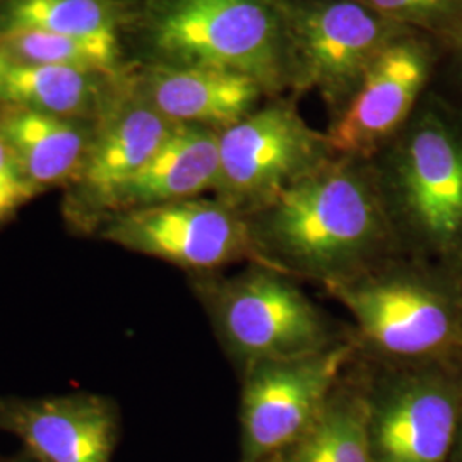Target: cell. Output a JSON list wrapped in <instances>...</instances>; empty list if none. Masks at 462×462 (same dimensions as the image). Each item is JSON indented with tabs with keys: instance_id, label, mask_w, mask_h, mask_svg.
Listing matches in <instances>:
<instances>
[{
	"instance_id": "6da1fadb",
	"label": "cell",
	"mask_w": 462,
	"mask_h": 462,
	"mask_svg": "<svg viewBox=\"0 0 462 462\" xmlns=\"http://www.w3.org/2000/svg\"><path fill=\"white\" fill-rule=\"evenodd\" d=\"M245 219L255 264L322 288L402 254L372 160L332 156Z\"/></svg>"
},
{
	"instance_id": "7a4b0ae2",
	"label": "cell",
	"mask_w": 462,
	"mask_h": 462,
	"mask_svg": "<svg viewBox=\"0 0 462 462\" xmlns=\"http://www.w3.org/2000/svg\"><path fill=\"white\" fill-rule=\"evenodd\" d=\"M402 254L462 276V110L429 91L372 160Z\"/></svg>"
},
{
	"instance_id": "3957f363",
	"label": "cell",
	"mask_w": 462,
	"mask_h": 462,
	"mask_svg": "<svg viewBox=\"0 0 462 462\" xmlns=\"http://www.w3.org/2000/svg\"><path fill=\"white\" fill-rule=\"evenodd\" d=\"M326 293L355 322L366 360L389 366L462 365V276L406 254Z\"/></svg>"
},
{
	"instance_id": "277c9868",
	"label": "cell",
	"mask_w": 462,
	"mask_h": 462,
	"mask_svg": "<svg viewBox=\"0 0 462 462\" xmlns=\"http://www.w3.org/2000/svg\"><path fill=\"white\" fill-rule=\"evenodd\" d=\"M149 64L245 74L271 98L293 97L295 64L276 0H148Z\"/></svg>"
},
{
	"instance_id": "5b68a950",
	"label": "cell",
	"mask_w": 462,
	"mask_h": 462,
	"mask_svg": "<svg viewBox=\"0 0 462 462\" xmlns=\"http://www.w3.org/2000/svg\"><path fill=\"white\" fill-rule=\"evenodd\" d=\"M194 288L221 346L244 370L314 355L345 339L293 278L271 267L250 264L233 276L200 274Z\"/></svg>"
},
{
	"instance_id": "8992f818",
	"label": "cell",
	"mask_w": 462,
	"mask_h": 462,
	"mask_svg": "<svg viewBox=\"0 0 462 462\" xmlns=\"http://www.w3.org/2000/svg\"><path fill=\"white\" fill-rule=\"evenodd\" d=\"M372 462H450L462 365H366Z\"/></svg>"
},
{
	"instance_id": "52a82bcc",
	"label": "cell",
	"mask_w": 462,
	"mask_h": 462,
	"mask_svg": "<svg viewBox=\"0 0 462 462\" xmlns=\"http://www.w3.org/2000/svg\"><path fill=\"white\" fill-rule=\"evenodd\" d=\"M291 43L298 98L317 91L336 116L365 72L408 28L360 0H276Z\"/></svg>"
},
{
	"instance_id": "ba28073f",
	"label": "cell",
	"mask_w": 462,
	"mask_h": 462,
	"mask_svg": "<svg viewBox=\"0 0 462 462\" xmlns=\"http://www.w3.org/2000/svg\"><path fill=\"white\" fill-rule=\"evenodd\" d=\"M334 154L326 133L307 124L295 97H278L219 131L215 198L248 215Z\"/></svg>"
},
{
	"instance_id": "9c48e42d",
	"label": "cell",
	"mask_w": 462,
	"mask_h": 462,
	"mask_svg": "<svg viewBox=\"0 0 462 462\" xmlns=\"http://www.w3.org/2000/svg\"><path fill=\"white\" fill-rule=\"evenodd\" d=\"M358 353L355 337H345L314 355L247 366L240 401L242 462H263L293 446Z\"/></svg>"
},
{
	"instance_id": "30bf717a",
	"label": "cell",
	"mask_w": 462,
	"mask_h": 462,
	"mask_svg": "<svg viewBox=\"0 0 462 462\" xmlns=\"http://www.w3.org/2000/svg\"><path fill=\"white\" fill-rule=\"evenodd\" d=\"M101 236L198 274L238 263L255 264L245 215L216 198L120 211L106 217Z\"/></svg>"
},
{
	"instance_id": "8fae6325",
	"label": "cell",
	"mask_w": 462,
	"mask_h": 462,
	"mask_svg": "<svg viewBox=\"0 0 462 462\" xmlns=\"http://www.w3.org/2000/svg\"><path fill=\"white\" fill-rule=\"evenodd\" d=\"M446 53L427 34L408 30L380 53L326 133L334 156L374 160L429 93L430 81Z\"/></svg>"
},
{
	"instance_id": "7c38bea8",
	"label": "cell",
	"mask_w": 462,
	"mask_h": 462,
	"mask_svg": "<svg viewBox=\"0 0 462 462\" xmlns=\"http://www.w3.org/2000/svg\"><path fill=\"white\" fill-rule=\"evenodd\" d=\"M177 124L152 108L134 79L122 78L97 116L89 148L74 183L91 213H114L116 199Z\"/></svg>"
},
{
	"instance_id": "4fadbf2b",
	"label": "cell",
	"mask_w": 462,
	"mask_h": 462,
	"mask_svg": "<svg viewBox=\"0 0 462 462\" xmlns=\"http://www.w3.org/2000/svg\"><path fill=\"white\" fill-rule=\"evenodd\" d=\"M141 97L173 124L223 131L271 98L245 74L209 67L148 64L133 78Z\"/></svg>"
},
{
	"instance_id": "5bb4252c",
	"label": "cell",
	"mask_w": 462,
	"mask_h": 462,
	"mask_svg": "<svg viewBox=\"0 0 462 462\" xmlns=\"http://www.w3.org/2000/svg\"><path fill=\"white\" fill-rule=\"evenodd\" d=\"M9 427L38 462H112L116 414L97 396H62L17 404Z\"/></svg>"
},
{
	"instance_id": "9a60e30c",
	"label": "cell",
	"mask_w": 462,
	"mask_h": 462,
	"mask_svg": "<svg viewBox=\"0 0 462 462\" xmlns=\"http://www.w3.org/2000/svg\"><path fill=\"white\" fill-rule=\"evenodd\" d=\"M219 177V133L177 124L116 199L114 213L200 198ZM110 215V216H112Z\"/></svg>"
},
{
	"instance_id": "2e32d148",
	"label": "cell",
	"mask_w": 462,
	"mask_h": 462,
	"mask_svg": "<svg viewBox=\"0 0 462 462\" xmlns=\"http://www.w3.org/2000/svg\"><path fill=\"white\" fill-rule=\"evenodd\" d=\"M0 134L14 151L26 179L42 190L76 180L93 129L78 118L7 105L0 112Z\"/></svg>"
},
{
	"instance_id": "e0dca14e",
	"label": "cell",
	"mask_w": 462,
	"mask_h": 462,
	"mask_svg": "<svg viewBox=\"0 0 462 462\" xmlns=\"http://www.w3.org/2000/svg\"><path fill=\"white\" fill-rule=\"evenodd\" d=\"M112 79L118 78L76 67L11 60L4 76L2 101L50 116L84 120L99 116L116 89H105L106 81Z\"/></svg>"
},
{
	"instance_id": "ac0fdd59",
	"label": "cell",
	"mask_w": 462,
	"mask_h": 462,
	"mask_svg": "<svg viewBox=\"0 0 462 462\" xmlns=\"http://www.w3.org/2000/svg\"><path fill=\"white\" fill-rule=\"evenodd\" d=\"M282 457L286 462H372L365 366L339 380L314 423Z\"/></svg>"
},
{
	"instance_id": "d6986e66",
	"label": "cell",
	"mask_w": 462,
	"mask_h": 462,
	"mask_svg": "<svg viewBox=\"0 0 462 462\" xmlns=\"http://www.w3.org/2000/svg\"><path fill=\"white\" fill-rule=\"evenodd\" d=\"M124 9L116 0H9L2 28L78 38H118Z\"/></svg>"
},
{
	"instance_id": "ffe728a7",
	"label": "cell",
	"mask_w": 462,
	"mask_h": 462,
	"mask_svg": "<svg viewBox=\"0 0 462 462\" xmlns=\"http://www.w3.org/2000/svg\"><path fill=\"white\" fill-rule=\"evenodd\" d=\"M0 49L11 60L76 67L120 78L118 38H78L36 30L0 32Z\"/></svg>"
},
{
	"instance_id": "44dd1931",
	"label": "cell",
	"mask_w": 462,
	"mask_h": 462,
	"mask_svg": "<svg viewBox=\"0 0 462 462\" xmlns=\"http://www.w3.org/2000/svg\"><path fill=\"white\" fill-rule=\"evenodd\" d=\"M375 13L408 30L427 34L442 49L456 47L462 36V0H360Z\"/></svg>"
},
{
	"instance_id": "7402d4cb",
	"label": "cell",
	"mask_w": 462,
	"mask_h": 462,
	"mask_svg": "<svg viewBox=\"0 0 462 462\" xmlns=\"http://www.w3.org/2000/svg\"><path fill=\"white\" fill-rule=\"evenodd\" d=\"M38 192L40 190L23 173L14 151L0 134V196L9 199L17 208H21Z\"/></svg>"
},
{
	"instance_id": "603a6c76",
	"label": "cell",
	"mask_w": 462,
	"mask_h": 462,
	"mask_svg": "<svg viewBox=\"0 0 462 462\" xmlns=\"http://www.w3.org/2000/svg\"><path fill=\"white\" fill-rule=\"evenodd\" d=\"M448 57H450L448 67H450L452 81L462 89V36L456 43V47L448 51Z\"/></svg>"
},
{
	"instance_id": "cb8c5ba5",
	"label": "cell",
	"mask_w": 462,
	"mask_h": 462,
	"mask_svg": "<svg viewBox=\"0 0 462 462\" xmlns=\"http://www.w3.org/2000/svg\"><path fill=\"white\" fill-rule=\"evenodd\" d=\"M450 462H462V411L457 433H456V440H454V448H452V454H450Z\"/></svg>"
},
{
	"instance_id": "d4e9b609",
	"label": "cell",
	"mask_w": 462,
	"mask_h": 462,
	"mask_svg": "<svg viewBox=\"0 0 462 462\" xmlns=\"http://www.w3.org/2000/svg\"><path fill=\"white\" fill-rule=\"evenodd\" d=\"M16 209L17 206L14 202H11L9 199L0 196V221L5 219V217H9Z\"/></svg>"
},
{
	"instance_id": "484cf974",
	"label": "cell",
	"mask_w": 462,
	"mask_h": 462,
	"mask_svg": "<svg viewBox=\"0 0 462 462\" xmlns=\"http://www.w3.org/2000/svg\"><path fill=\"white\" fill-rule=\"evenodd\" d=\"M9 62H11L9 55H7L4 50L0 49V101H2V86H4V76H5V70H7Z\"/></svg>"
},
{
	"instance_id": "4316f807",
	"label": "cell",
	"mask_w": 462,
	"mask_h": 462,
	"mask_svg": "<svg viewBox=\"0 0 462 462\" xmlns=\"http://www.w3.org/2000/svg\"><path fill=\"white\" fill-rule=\"evenodd\" d=\"M263 462H286V459L282 457V454H278V456H273V457H269V459Z\"/></svg>"
},
{
	"instance_id": "83f0119b",
	"label": "cell",
	"mask_w": 462,
	"mask_h": 462,
	"mask_svg": "<svg viewBox=\"0 0 462 462\" xmlns=\"http://www.w3.org/2000/svg\"><path fill=\"white\" fill-rule=\"evenodd\" d=\"M16 462H26V461H16Z\"/></svg>"
},
{
	"instance_id": "f1b7e54d",
	"label": "cell",
	"mask_w": 462,
	"mask_h": 462,
	"mask_svg": "<svg viewBox=\"0 0 462 462\" xmlns=\"http://www.w3.org/2000/svg\"><path fill=\"white\" fill-rule=\"evenodd\" d=\"M0 2H2V0H0Z\"/></svg>"
}]
</instances>
